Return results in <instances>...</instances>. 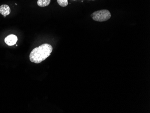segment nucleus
Instances as JSON below:
<instances>
[{
  "label": "nucleus",
  "instance_id": "1",
  "mask_svg": "<svg viewBox=\"0 0 150 113\" xmlns=\"http://www.w3.org/2000/svg\"><path fill=\"white\" fill-rule=\"evenodd\" d=\"M53 51V47L49 44H43L33 50L29 55L30 61L39 64L49 57Z\"/></svg>",
  "mask_w": 150,
  "mask_h": 113
},
{
  "label": "nucleus",
  "instance_id": "2",
  "mask_svg": "<svg viewBox=\"0 0 150 113\" xmlns=\"http://www.w3.org/2000/svg\"><path fill=\"white\" fill-rule=\"evenodd\" d=\"M111 13L108 10H102L94 12L91 15L92 18L98 22H104L111 18Z\"/></svg>",
  "mask_w": 150,
  "mask_h": 113
},
{
  "label": "nucleus",
  "instance_id": "3",
  "mask_svg": "<svg viewBox=\"0 0 150 113\" xmlns=\"http://www.w3.org/2000/svg\"><path fill=\"white\" fill-rule=\"evenodd\" d=\"M17 41V37L13 34L8 35L5 39V43L9 46H12L16 44Z\"/></svg>",
  "mask_w": 150,
  "mask_h": 113
},
{
  "label": "nucleus",
  "instance_id": "4",
  "mask_svg": "<svg viewBox=\"0 0 150 113\" xmlns=\"http://www.w3.org/2000/svg\"><path fill=\"white\" fill-rule=\"evenodd\" d=\"M11 10L8 5H2L0 6V13L6 17L11 13Z\"/></svg>",
  "mask_w": 150,
  "mask_h": 113
},
{
  "label": "nucleus",
  "instance_id": "5",
  "mask_svg": "<svg viewBox=\"0 0 150 113\" xmlns=\"http://www.w3.org/2000/svg\"><path fill=\"white\" fill-rule=\"evenodd\" d=\"M51 2V0H38V5L40 7H44L49 6Z\"/></svg>",
  "mask_w": 150,
  "mask_h": 113
},
{
  "label": "nucleus",
  "instance_id": "6",
  "mask_svg": "<svg viewBox=\"0 0 150 113\" xmlns=\"http://www.w3.org/2000/svg\"><path fill=\"white\" fill-rule=\"evenodd\" d=\"M58 4L62 7H66L68 5V1L67 0H57Z\"/></svg>",
  "mask_w": 150,
  "mask_h": 113
},
{
  "label": "nucleus",
  "instance_id": "7",
  "mask_svg": "<svg viewBox=\"0 0 150 113\" xmlns=\"http://www.w3.org/2000/svg\"><path fill=\"white\" fill-rule=\"evenodd\" d=\"M90 1H91V0H90ZM91 1H95V0H91Z\"/></svg>",
  "mask_w": 150,
  "mask_h": 113
},
{
  "label": "nucleus",
  "instance_id": "8",
  "mask_svg": "<svg viewBox=\"0 0 150 113\" xmlns=\"http://www.w3.org/2000/svg\"><path fill=\"white\" fill-rule=\"evenodd\" d=\"M73 1H76V0H73Z\"/></svg>",
  "mask_w": 150,
  "mask_h": 113
}]
</instances>
